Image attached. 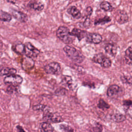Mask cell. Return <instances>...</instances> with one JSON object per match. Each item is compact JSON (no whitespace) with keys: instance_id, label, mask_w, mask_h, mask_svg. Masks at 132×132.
<instances>
[{"instance_id":"1","label":"cell","mask_w":132,"mask_h":132,"mask_svg":"<svg viewBox=\"0 0 132 132\" xmlns=\"http://www.w3.org/2000/svg\"><path fill=\"white\" fill-rule=\"evenodd\" d=\"M63 51L68 57L75 63H81L85 59V56L72 46L66 45L63 47Z\"/></svg>"},{"instance_id":"2","label":"cell","mask_w":132,"mask_h":132,"mask_svg":"<svg viewBox=\"0 0 132 132\" xmlns=\"http://www.w3.org/2000/svg\"><path fill=\"white\" fill-rule=\"evenodd\" d=\"M56 35L61 41L67 44H71L73 41V36L69 28L65 26H60L56 31Z\"/></svg>"},{"instance_id":"3","label":"cell","mask_w":132,"mask_h":132,"mask_svg":"<svg viewBox=\"0 0 132 132\" xmlns=\"http://www.w3.org/2000/svg\"><path fill=\"white\" fill-rule=\"evenodd\" d=\"M92 60L95 63L100 64L104 68H109L111 65L110 59L102 53L95 54Z\"/></svg>"},{"instance_id":"4","label":"cell","mask_w":132,"mask_h":132,"mask_svg":"<svg viewBox=\"0 0 132 132\" xmlns=\"http://www.w3.org/2000/svg\"><path fill=\"white\" fill-rule=\"evenodd\" d=\"M24 54L29 58H35L40 54V51L32 45L30 42H27L24 44Z\"/></svg>"},{"instance_id":"5","label":"cell","mask_w":132,"mask_h":132,"mask_svg":"<svg viewBox=\"0 0 132 132\" xmlns=\"http://www.w3.org/2000/svg\"><path fill=\"white\" fill-rule=\"evenodd\" d=\"M43 118L45 121L50 123H56L63 121V119L60 116L52 113L48 110H46L44 112Z\"/></svg>"},{"instance_id":"6","label":"cell","mask_w":132,"mask_h":132,"mask_svg":"<svg viewBox=\"0 0 132 132\" xmlns=\"http://www.w3.org/2000/svg\"><path fill=\"white\" fill-rule=\"evenodd\" d=\"M44 69L47 74H58L61 71V67L58 62H52L46 65Z\"/></svg>"},{"instance_id":"7","label":"cell","mask_w":132,"mask_h":132,"mask_svg":"<svg viewBox=\"0 0 132 132\" xmlns=\"http://www.w3.org/2000/svg\"><path fill=\"white\" fill-rule=\"evenodd\" d=\"M23 78L21 76L16 74L7 76L4 79V82L5 84L13 86H18L21 84Z\"/></svg>"},{"instance_id":"8","label":"cell","mask_w":132,"mask_h":132,"mask_svg":"<svg viewBox=\"0 0 132 132\" xmlns=\"http://www.w3.org/2000/svg\"><path fill=\"white\" fill-rule=\"evenodd\" d=\"M122 89L117 85H112L109 87L107 90V95L111 98L119 97L122 94Z\"/></svg>"},{"instance_id":"9","label":"cell","mask_w":132,"mask_h":132,"mask_svg":"<svg viewBox=\"0 0 132 132\" xmlns=\"http://www.w3.org/2000/svg\"><path fill=\"white\" fill-rule=\"evenodd\" d=\"M102 41V36L97 33H88L86 36V41L88 43L98 44Z\"/></svg>"},{"instance_id":"10","label":"cell","mask_w":132,"mask_h":132,"mask_svg":"<svg viewBox=\"0 0 132 132\" xmlns=\"http://www.w3.org/2000/svg\"><path fill=\"white\" fill-rule=\"evenodd\" d=\"M115 18L118 23L120 24L125 23L128 21V16L127 13L125 11L121 10H119L117 12Z\"/></svg>"},{"instance_id":"11","label":"cell","mask_w":132,"mask_h":132,"mask_svg":"<svg viewBox=\"0 0 132 132\" xmlns=\"http://www.w3.org/2000/svg\"><path fill=\"white\" fill-rule=\"evenodd\" d=\"M11 13L15 19L21 22H26L28 20L27 15L21 11L14 10L11 11Z\"/></svg>"},{"instance_id":"12","label":"cell","mask_w":132,"mask_h":132,"mask_svg":"<svg viewBox=\"0 0 132 132\" xmlns=\"http://www.w3.org/2000/svg\"><path fill=\"white\" fill-rule=\"evenodd\" d=\"M71 34L72 36H75L78 38L79 41H80L82 38L86 37L88 33L85 30H82L78 28H74L72 29Z\"/></svg>"},{"instance_id":"13","label":"cell","mask_w":132,"mask_h":132,"mask_svg":"<svg viewBox=\"0 0 132 132\" xmlns=\"http://www.w3.org/2000/svg\"><path fill=\"white\" fill-rule=\"evenodd\" d=\"M67 12L75 19H79L81 17L80 12L75 6H71L68 9Z\"/></svg>"},{"instance_id":"14","label":"cell","mask_w":132,"mask_h":132,"mask_svg":"<svg viewBox=\"0 0 132 132\" xmlns=\"http://www.w3.org/2000/svg\"><path fill=\"white\" fill-rule=\"evenodd\" d=\"M105 50L106 52L112 56H115L117 54V47L116 45L109 43L105 47Z\"/></svg>"},{"instance_id":"15","label":"cell","mask_w":132,"mask_h":132,"mask_svg":"<svg viewBox=\"0 0 132 132\" xmlns=\"http://www.w3.org/2000/svg\"><path fill=\"white\" fill-rule=\"evenodd\" d=\"M124 60L128 65H132V46L128 47L125 52Z\"/></svg>"},{"instance_id":"16","label":"cell","mask_w":132,"mask_h":132,"mask_svg":"<svg viewBox=\"0 0 132 132\" xmlns=\"http://www.w3.org/2000/svg\"><path fill=\"white\" fill-rule=\"evenodd\" d=\"M110 118L111 120L117 123L122 122L126 120L125 116L120 113H113L111 115Z\"/></svg>"},{"instance_id":"17","label":"cell","mask_w":132,"mask_h":132,"mask_svg":"<svg viewBox=\"0 0 132 132\" xmlns=\"http://www.w3.org/2000/svg\"><path fill=\"white\" fill-rule=\"evenodd\" d=\"M61 84L64 86L68 87L70 89L73 87V80L70 76H64L61 80Z\"/></svg>"},{"instance_id":"18","label":"cell","mask_w":132,"mask_h":132,"mask_svg":"<svg viewBox=\"0 0 132 132\" xmlns=\"http://www.w3.org/2000/svg\"><path fill=\"white\" fill-rule=\"evenodd\" d=\"M102 125L98 122H95L89 128L87 132H102Z\"/></svg>"},{"instance_id":"19","label":"cell","mask_w":132,"mask_h":132,"mask_svg":"<svg viewBox=\"0 0 132 132\" xmlns=\"http://www.w3.org/2000/svg\"><path fill=\"white\" fill-rule=\"evenodd\" d=\"M16 73V70L14 68H2L1 70V75L2 76L15 74Z\"/></svg>"},{"instance_id":"20","label":"cell","mask_w":132,"mask_h":132,"mask_svg":"<svg viewBox=\"0 0 132 132\" xmlns=\"http://www.w3.org/2000/svg\"><path fill=\"white\" fill-rule=\"evenodd\" d=\"M41 128L43 132H53L54 128L50 124L47 122H44L41 124Z\"/></svg>"},{"instance_id":"21","label":"cell","mask_w":132,"mask_h":132,"mask_svg":"<svg viewBox=\"0 0 132 132\" xmlns=\"http://www.w3.org/2000/svg\"><path fill=\"white\" fill-rule=\"evenodd\" d=\"M12 19L11 14L3 10L1 11V20L4 22H9Z\"/></svg>"},{"instance_id":"22","label":"cell","mask_w":132,"mask_h":132,"mask_svg":"<svg viewBox=\"0 0 132 132\" xmlns=\"http://www.w3.org/2000/svg\"><path fill=\"white\" fill-rule=\"evenodd\" d=\"M97 107L99 109L104 110H106V109H109V107H110V106L103 99L101 98L99 100L98 103L97 104Z\"/></svg>"},{"instance_id":"23","label":"cell","mask_w":132,"mask_h":132,"mask_svg":"<svg viewBox=\"0 0 132 132\" xmlns=\"http://www.w3.org/2000/svg\"><path fill=\"white\" fill-rule=\"evenodd\" d=\"M29 6L32 9L38 11H41L44 8V5L41 3H33L30 4Z\"/></svg>"},{"instance_id":"24","label":"cell","mask_w":132,"mask_h":132,"mask_svg":"<svg viewBox=\"0 0 132 132\" xmlns=\"http://www.w3.org/2000/svg\"><path fill=\"white\" fill-rule=\"evenodd\" d=\"M100 7L102 9H103L106 11H111L113 9V8L111 6V5H110V4L109 3H108V2H106V1L102 2L100 4Z\"/></svg>"},{"instance_id":"25","label":"cell","mask_w":132,"mask_h":132,"mask_svg":"<svg viewBox=\"0 0 132 132\" xmlns=\"http://www.w3.org/2000/svg\"><path fill=\"white\" fill-rule=\"evenodd\" d=\"M111 21L110 18L109 16H105L103 18H101L97 20H96L94 22V24L95 25H98V24H104L105 23H107Z\"/></svg>"},{"instance_id":"26","label":"cell","mask_w":132,"mask_h":132,"mask_svg":"<svg viewBox=\"0 0 132 132\" xmlns=\"http://www.w3.org/2000/svg\"><path fill=\"white\" fill-rule=\"evenodd\" d=\"M121 80L124 84L132 85V76L123 75L121 76Z\"/></svg>"},{"instance_id":"27","label":"cell","mask_w":132,"mask_h":132,"mask_svg":"<svg viewBox=\"0 0 132 132\" xmlns=\"http://www.w3.org/2000/svg\"><path fill=\"white\" fill-rule=\"evenodd\" d=\"M60 129L65 132H74L73 129L69 125L65 124H61L59 126Z\"/></svg>"},{"instance_id":"28","label":"cell","mask_w":132,"mask_h":132,"mask_svg":"<svg viewBox=\"0 0 132 132\" xmlns=\"http://www.w3.org/2000/svg\"><path fill=\"white\" fill-rule=\"evenodd\" d=\"M15 48V51L16 52L20 53V54H22L24 53V48H25V46L24 45L22 44H18L16 45Z\"/></svg>"},{"instance_id":"29","label":"cell","mask_w":132,"mask_h":132,"mask_svg":"<svg viewBox=\"0 0 132 132\" xmlns=\"http://www.w3.org/2000/svg\"><path fill=\"white\" fill-rule=\"evenodd\" d=\"M45 107H46V106H45L43 104H39L33 106L32 109L34 110H42V111H43L44 110Z\"/></svg>"},{"instance_id":"30","label":"cell","mask_w":132,"mask_h":132,"mask_svg":"<svg viewBox=\"0 0 132 132\" xmlns=\"http://www.w3.org/2000/svg\"><path fill=\"white\" fill-rule=\"evenodd\" d=\"M66 92H67V90L65 88H63L58 89L55 91V93L57 95H63L65 94Z\"/></svg>"},{"instance_id":"31","label":"cell","mask_w":132,"mask_h":132,"mask_svg":"<svg viewBox=\"0 0 132 132\" xmlns=\"http://www.w3.org/2000/svg\"><path fill=\"white\" fill-rule=\"evenodd\" d=\"M90 15H87V18L83 23V25L85 28H88L90 25L91 22H90Z\"/></svg>"},{"instance_id":"32","label":"cell","mask_w":132,"mask_h":132,"mask_svg":"<svg viewBox=\"0 0 132 132\" xmlns=\"http://www.w3.org/2000/svg\"><path fill=\"white\" fill-rule=\"evenodd\" d=\"M16 87V86H13V85L9 86L7 89V92L9 93H12L14 91H16L17 90Z\"/></svg>"},{"instance_id":"33","label":"cell","mask_w":132,"mask_h":132,"mask_svg":"<svg viewBox=\"0 0 132 132\" xmlns=\"http://www.w3.org/2000/svg\"><path fill=\"white\" fill-rule=\"evenodd\" d=\"M125 112L132 119V106L126 107Z\"/></svg>"},{"instance_id":"34","label":"cell","mask_w":132,"mask_h":132,"mask_svg":"<svg viewBox=\"0 0 132 132\" xmlns=\"http://www.w3.org/2000/svg\"><path fill=\"white\" fill-rule=\"evenodd\" d=\"M87 15H91L92 13V8L91 7H88L86 9Z\"/></svg>"},{"instance_id":"35","label":"cell","mask_w":132,"mask_h":132,"mask_svg":"<svg viewBox=\"0 0 132 132\" xmlns=\"http://www.w3.org/2000/svg\"><path fill=\"white\" fill-rule=\"evenodd\" d=\"M123 103H124V105L126 107L132 106V101H124Z\"/></svg>"},{"instance_id":"36","label":"cell","mask_w":132,"mask_h":132,"mask_svg":"<svg viewBox=\"0 0 132 132\" xmlns=\"http://www.w3.org/2000/svg\"><path fill=\"white\" fill-rule=\"evenodd\" d=\"M16 128H17L18 130L19 131V132H25L24 131V130L23 129V128L22 127V126H21L20 125H18L16 126Z\"/></svg>"},{"instance_id":"37","label":"cell","mask_w":132,"mask_h":132,"mask_svg":"<svg viewBox=\"0 0 132 132\" xmlns=\"http://www.w3.org/2000/svg\"><path fill=\"white\" fill-rule=\"evenodd\" d=\"M7 1L8 3H11V4H15L16 3V0H7Z\"/></svg>"}]
</instances>
